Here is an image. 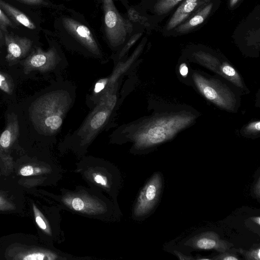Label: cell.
Listing matches in <instances>:
<instances>
[{
    "label": "cell",
    "instance_id": "obj_20",
    "mask_svg": "<svg viewBox=\"0 0 260 260\" xmlns=\"http://www.w3.org/2000/svg\"><path fill=\"white\" fill-rule=\"evenodd\" d=\"M0 89L8 94H11L14 89L12 79L7 74L0 72Z\"/></svg>",
    "mask_w": 260,
    "mask_h": 260
},
{
    "label": "cell",
    "instance_id": "obj_33",
    "mask_svg": "<svg viewBox=\"0 0 260 260\" xmlns=\"http://www.w3.org/2000/svg\"><path fill=\"white\" fill-rule=\"evenodd\" d=\"M239 0H230V5L231 7H233L238 3Z\"/></svg>",
    "mask_w": 260,
    "mask_h": 260
},
{
    "label": "cell",
    "instance_id": "obj_18",
    "mask_svg": "<svg viewBox=\"0 0 260 260\" xmlns=\"http://www.w3.org/2000/svg\"><path fill=\"white\" fill-rule=\"evenodd\" d=\"M57 258V255L54 253L46 251H35L23 256L21 259L24 260H52Z\"/></svg>",
    "mask_w": 260,
    "mask_h": 260
},
{
    "label": "cell",
    "instance_id": "obj_19",
    "mask_svg": "<svg viewBox=\"0 0 260 260\" xmlns=\"http://www.w3.org/2000/svg\"><path fill=\"white\" fill-rule=\"evenodd\" d=\"M33 210L35 214V220L39 228L48 234H51L49 225L40 211L34 204Z\"/></svg>",
    "mask_w": 260,
    "mask_h": 260
},
{
    "label": "cell",
    "instance_id": "obj_7",
    "mask_svg": "<svg viewBox=\"0 0 260 260\" xmlns=\"http://www.w3.org/2000/svg\"><path fill=\"white\" fill-rule=\"evenodd\" d=\"M184 244L194 249H214L220 252H223L233 246L232 243L220 239L219 235L212 231L197 235Z\"/></svg>",
    "mask_w": 260,
    "mask_h": 260
},
{
    "label": "cell",
    "instance_id": "obj_32",
    "mask_svg": "<svg viewBox=\"0 0 260 260\" xmlns=\"http://www.w3.org/2000/svg\"><path fill=\"white\" fill-rule=\"evenodd\" d=\"M251 219L255 223L259 225L260 224V218L259 216L257 217H253L251 218Z\"/></svg>",
    "mask_w": 260,
    "mask_h": 260
},
{
    "label": "cell",
    "instance_id": "obj_1",
    "mask_svg": "<svg viewBox=\"0 0 260 260\" xmlns=\"http://www.w3.org/2000/svg\"><path fill=\"white\" fill-rule=\"evenodd\" d=\"M192 120L191 115L183 114L155 116L125 125L117 133L132 141L135 149H143L171 139Z\"/></svg>",
    "mask_w": 260,
    "mask_h": 260
},
{
    "label": "cell",
    "instance_id": "obj_15",
    "mask_svg": "<svg viewBox=\"0 0 260 260\" xmlns=\"http://www.w3.org/2000/svg\"><path fill=\"white\" fill-rule=\"evenodd\" d=\"M19 134V125L17 116H11L6 127L0 136V145L7 148L17 139Z\"/></svg>",
    "mask_w": 260,
    "mask_h": 260
},
{
    "label": "cell",
    "instance_id": "obj_26",
    "mask_svg": "<svg viewBox=\"0 0 260 260\" xmlns=\"http://www.w3.org/2000/svg\"><path fill=\"white\" fill-rule=\"evenodd\" d=\"M222 72L225 75L230 77L235 76L236 73L232 67L226 64L222 67Z\"/></svg>",
    "mask_w": 260,
    "mask_h": 260
},
{
    "label": "cell",
    "instance_id": "obj_10",
    "mask_svg": "<svg viewBox=\"0 0 260 260\" xmlns=\"http://www.w3.org/2000/svg\"><path fill=\"white\" fill-rule=\"evenodd\" d=\"M207 2V0H184L169 20L167 25V30H172L180 25L191 13L199 10V8Z\"/></svg>",
    "mask_w": 260,
    "mask_h": 260
},
{
    "label": "cell",
    "instance_id": "obj_5",
    "mask_svg": "<svg viewBox=\"0 0 260 260\" xmlns=\"http://www.w3.org/2000/svg\"><path fill=\"white\" fill-rule=\"evenodd\" d=\"M161 178L159 173H155L141 190L134 207L136 216L148 214L156 204L161 191Z\"/></svg>",
    "mask_w": 260,
    "mask_h": 260
},
{
    "label": "cell",
    "instance_id": "obj_13",
    "mask_svg": "<svg viewBox=\"0 0 260 260\" xmlns=\"http://www.w3.org/2000/svg\"><path fill=\"white\" fill-rule=\"evenodd\" d=\"M213 4L210 3L199 10L198 12H195L193 16L183 23L179 25L176 28V31L185 33L202 23L210 13Z\"/></svg>",
    "mask_w": 260,
    "mask_h": 260
},
{
    "label": "cell",
    "instance_id": "obj_22",
    "mask_svg": "<svg viewBox=\"0 0 260 260\" xmlns=\"http://www.w3.org/2000/svg\"><path fill=\"white\" fill-rule=\"evenodd\" d=\"M242 253L245 258L247 260H259L260 259V249L259 247L251 249L250 250L246 251L242 249L239 250Z\"/></svg>",
    "mask_w": 260,
    "mask_h": 260
},
{
    "label": "cell",
    "instance_id": "obj_6",
    "mask_svg": "<svg viewBox=\"0 0 260 260\" xmlns=\"http://www.w3.org/2000/svg\"><path fill=\"white\" fill-rule=\"evenodd\" d=\"M62 200L68 207L83 213L96 215L105 211L104 206L100 202L87 195L68 194L63 198Z\"/></svg>",
    "mask_w": 260,
    "mask_h": 260
},
{
    "label": "cell",
    "instance_id": "obj_34",
    "mask_svg": "<svg viewBox=\"0 0 260 260\" xmlns=\"http://www.w3.org/2000/svg\"><path fill=\"white\" fill-rule=\"evenodd\" d=\"M198 259H199V260H205V259L209 260V259H211L210 258H203V257H202V258H198Z\"/></svg>",
    "mask_w": 260,
    "mask_h": 260
},
{
    "label": "cell",
    "instance_id": "obj_9",
    "mask_svg": "<svg viewBox=\"0 0 260 260\" xmlns=\"http://www.w3.org/2000/svg\"><path fill=\"white\" fill-rule=\"evenodd\" d=\"M105 21L111 44L117 46L122 43L126 35L124 21L113 8L107 7Z\"/></svg>",
    "mask_w": 260,
    "mask_h": 260
},
{
    "label": "cell",
    "instance_id": "obj_25",
    "mask_svg": "<svg viewBox=\"0 0 260 260\" xmlns=\"http://www.w3.org/2000/svg\"><path fill=\"white\" fill-rule=\"evenodd\" d=\"M14 206L5 199L0 196V210H10L13 209Z\"/></svg>",
    "mask_w": 260,
    "mask_h": 260
},
{
    "label": "cell",
    "instance_id": "obj_11",
    "mask_svg": "<svg viewBox=\"0 0 260 260\" xmlns=\"http://www.w3.org/2000/svg\"><path fill=\"white\" fill-rule=\"evenodd\" d=\"M66 24H68L69 29L83 43L89 51L95 56H101L100 50L88 28L84 25L72 21L71 20L66 21Z\"/></svg>",
    "mask_w": 260,
    "mask_h": 260
},
{
    "label": "cell",
    "instance_id": "obj_17",
    "mask_svg": "<svg viewBox=\"0 0 260 260\" xmlns=\"http://www.w3.org/2000/svg\"><path fill=\"white\" fill-rule=\"evenodd\" d=\"M15 27L11 20L5 14L0 8V48L3 45L5 34L7 32L8 27Z\"/></svg>",
    "mask_w": 260,
    "mask_h": 260
},
{
    "label": "cell",
    "instance_id": "obj_12",
    "mask_svg": "<svg viewBox=\"0 0 260 260\" xmlns=\"http://www.w3.org/2000/svg\"><path fill=\"white\" fill-rule=\"evenodd\" d=\"M196 84L204 96L208 100L221 106H226L228 102L223 98L222 92L210 82L200 76H194Z\"/></svg>",
    "mask_w": 260,
    "mask_h": 260
},
{
    "label": "cell",
    "instance_id": "obj_4",
    "mask_svg": "<svg viewBox=\"0 0 260 260\" xmlns=\"http://www.w3.org/2000/svg\"><path fill=\"white\" fill-rule=\"evenodd\" d=\"M60 60L54 48L44 51L36 48L23 61V71L25 74L36 71L43 73L51 71L57 67Z\"/></svg>",
    "mask_w": 260,
    "mask_h": 260
},
{
    "label": "cell",
    "instance_id": "obj_16",
    "mask_svg": "<svg viewBox=\"0 0 260 260\" xmlns=\"http://www.w3.org/2000/svg\"><path fill=\"white\" fill-rule=\"evenodd\" d=\"M182 0H158L155 6V12L159 15L168 13Z\"/></svg>",
    "mask_w": 260,
    "mask_h": 260
},
{
    "label": "cell",
    "instance_id": "obj_8",
    "mask_svg": "<svg viewBox=\"0 0 260 260\" xmlns=\"http://www.w3.org/2000/svg\"><path fill=\"white\" fill-rule=\"evenodd\" d=\"M4 39L7 51L6 59L11 64L16 63L27 55L32 46L29 39L7 32Z\"/></svg>",
    "mask_w": 260,
    "mask_h": 260
},
{
    "label": "cell",
    "instance_id": "obj_24",
    "mask_svg": "<svg viewBox=\"0 0 260 260\" xmlns=\"http://www.w3.org/2000/svg\"><path fill=\"white\" fill-rule=\"evenodd\" d=\"M37 171L39 172H41V171H36L33 167L31 166H25L20 169V174L23 176H28L37 173Z\"/></svg>",
    "mask_w": 260,
    "mask_h": 260
},
{
    "label": "cell",
    "instance_id": "obj_2",
    "mask_svg": "<svg viewBox=\"0 0 260 260\" xmlns=\"http://www.w3.org/2000/svg\"><path fill=\"white\" fill-rule=\"evenodd\" d=\"M75 99V87L67 81L36 99L30 107L29 117L38 132L45 136L56 134Z\"/></svg>",
    "mask_w": 260,
    "mask_h": 260
},
{
    "label": "cell",
    "instance_id": "obj_23",
    "mask_svg": "<svg viewBox=\"0 0 260 260\" xmlns=\"http://www.w3.org/2000/svg\"><path fill=\"white\" fill-rule=\"evenodd\" d=\"M92 179L94 182L103 187H107L108 186V182L107 178L101 173H93Z\"/></svg>",
    "mask_w": 260,
    "mask_h": 260
},
{
    "label": "cell",
    "instance_id": "obj_28",
    "mask_svg": "<svg viewBox=\"0 0 260 260\" xmlns=\"http://www.w3.org/2000/svg\"><path fill=\"white\" fill-rule=\"evenodd\" d=\"M174 253L178 256V257L181 260H190V259H194L191 256L185 255L180 251H178L177 250L174 251Z\"/></svg>",
    "mask_w": 260,
    "mask_h": 260
},
{
    "label": "cell",
    "instance_id": "obj_14",
    "mask_svg": "<svg viewBox=\"0 0 260 260\" xmlns=\"http://www.w3.org/2000/svg\"><path fill=\"white\" fill-rule=\"evenodd\" d=\"M0 8L11 20L17 24H21L30 29L36 28L35 23L24 13L8 3L0 0Z\"/></svg>",
    "mask_w": 260,
    "mask_h": 260
},
{
    "label": "cell",
    "instance_id": "obj_3",
    "mask_svg": "<svg viewBox=\"0 0 260 260\" xmlns=\"http://www.w3.org/2000/svg\"><path fill=\"white\" fill-rule=\"evenodd\" d=\"M118 84L100 98L95 108L80 127L70 136L71 138L79 141L80 144H87L108 124L117 104Z\"/></svg>",
    "mask_w": 260,
    "mask_h": 260
},
{
    "label": "cell",
    "instance_id": "obj_30",
    "mask_svg": "<svg viewBox=\"0 0 260 260\" xmlns=\"http://www.w3.org/2000/svg\"><path fill=\"white\" fill-rule=\"evenodd\" d=\"M180 73L182 76H185L188 73V68L185 64H182L180 67Z\"/></svg>",
    "mask_w": 260,
    "mask_h": 260
},
{
    "label": "cell",
    "instance_id": "obj_29",
    "mask_svg": "<svg viewBox=\"0 0 260 260\" xmlns=\"http://www.w3.org/2000/svg\"><path fill=\"white\" fill-rule=\"evenodd\" d=\"M254 192L257 198L260 197V178H258L256 184L254 185L253 188Z\"/></svg>",
    "mask_w": 260,
    "mask_h": 260
},
{
    "label": "cell",
    "instance_id": "obj_21",
    "mask_svg": "<svg viewBox=\"0 0 260 260\" xmlns=\"http://www.w3.org/2000/svg\"><path fill=\"white\" fill-rule=\"evenodd\" d=\"M212 259L216 260H238L239 258L235 249H228L221 254L213 257Z\"/></svg>",
    "mask_w": 260,
    "mask_h": 260
},
{
    "label": "cell",
    "instance_id": "obj_27",
    "mask_svg": "<svg viewBox=\"0 0 260 260\" xmlns=\"http://www.w3.org/2000/svg\"><path fill=\"white\" fill-rule=\"evenodd\" d=\"M23 3L29 5H39L41 4L43 0H18Z\"/></svg>",
    "mask_w": 260,
    "mask_h": 260
},
{
    "label": "cell",
    "instance_id": "obj_31",
    "mask_svg": "<svg viewBox=\"0 0 260 260\" xmlns=\"http://www.w3.org/2000/svg\"><path fill=\"white\" fill-rule=\"evenodd\" d=\"M260 123L259 121L254 123V124H252L249 127L250 129L257 130L259 131L260 130Z\"/></svg>",
    "mask_w": 260,
    "mask_h": 260
}]
</instances>
